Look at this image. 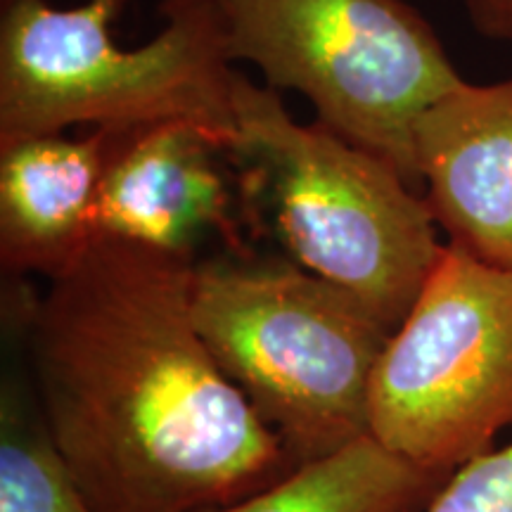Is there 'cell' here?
Listing matches in <instances>:
<instances>
[{"mask_svg":"<svg viewBox=\"0 0 512 512\" xmlns=\"http://www.w3.org/2000/svg\"><path fill=\"white\" fill-rule=\"evenodd\" d=\"M444 482L368 434L240 501L200 512H408Z\"/></svg>","mask_w":512,"mask_h":512,"instance_id":"obj_10","label":"cell"},{"mask_svg":"<svg viewBox=\"0 0 512 512\" xmlns=\"http://www.w3.org/2000/svg\"><path fill=\"white\" fill-rule=\"evenodd\" d=\"M8 3H12V0H3V5H8Z\"/></svg>","mask_w":512,"mask_h":512,"instance_id":"obj_14","label":"cell"},{"mask_svg":"<svg viewBox=\"0 0 512 512\" xmlns=\"http://www.w3.org/2000/svg\"><path fill=\"white\" fill-rule=\"evenodd\" d=\"M114 136L91 128L0 143V266L53 280L98 238L95 209Z\"/></svg>","mask_w":512,"mask_h":512,"instance_id":"obj_9","label":"cell"},{"mask_svg":"<svg viewBox=\"0 0 512 512\" xmlns=\"http://www.w3.org/2000/svg\"><path fill=\"white\" fill-rule=\"evenodd\" d=\"M463 8L486 41L512 43V0H463Z\"/></svg>","mask_w":512,"mask_h":512,"instance_id":"obj_13","label":"cell"},{"mask_svg":"<svg viewBox=\"0 0 512 512\" xmlns=\"http://www.w3.org/2000/svg\"><path fill=\"white\" fill-rule=\"evenodd\" d=\"M131 0H12L0 22V143L76 126L128 131L192 121L235 140V69L216 0H164V27L121 48Z\"/></svg>","mask_w":512,"mask_h":512,"instance_id":"obj_3","label":"cell"},{"mask_svg":"<svg viewBox=\"0 0 512 512\" xmlns=\"http://www.w3.org/2000/svg\"><path fill=\"white\" fill-rule=\"evenodd\" d=\"M512 427V268L444 245L370 387V437L448 477Z\"/></svg>","mask_w":512,"mask_h":512,"instance_id":"obj_6","label":"cell"},{"mask_svg":"<svg viewBox=\"0 0 512 512\" xmlns=\"http://www.w3.org/2000/svg\"><path fill=\"white\" fill-rule=\"evenodd\" d=\"M190 309L209 354L294 463L370 434V387L392 330L361 299L294 261H197Z\"/></svg>","mask_w":512,"mask_h":512,"instance_id":"obj_4","label":"cell"},{"mask_svg":"<svg viewBox=\"0 0 512 512\" xmlns=\"http://www.w3.org/2000/svg\"><path fill=\"white\" fill-rule=\"evenodd\" d=\"M233 62L311 102L316 121L420 190L415 128L463 76L406 0H216Z\"/></svg>","mask_w":512,"mask_h":512,"instance_id":"obj_5","label":"cell"},{"mask_svg":"<svg viewBox=\"0 0 512 512\" xmlns=\"http://www.w3.org/2000/svg\"><path fill=\"white\" fill-rule=\"evenodd\" d=\"M425 512H512V441L453 470Z\"/></svg>","mask_w":512,"mask_h":512,"instance_id":"obj_12","label":"cell"},{"mask_svg":"<svg viewBox=\"0 0 512 512\" xmlns=\"http://www.w3.org/2000/svg\"><path fill=\"white\" fill-rule=\"evenodd\" d=\"M420 192L446 245L512 268V79L460 81L415 128Z\"/></svg>","mask_w":512,"mask_h":512,"instance_id":"obj_8","label":"cell"},{"mask_svg":"<svg viewBox=\"0 0 512 512\" xmlns=\"http://www.w3.org/2000/svg\"><path fill=\"white\" fill-rule=\"evenodd\" d=\"M228 157L247 219L271 216L294 264L354 294L396 330L444 245L425 195L387 159L302 124L283 95L235 74Z\"/></svg>","mask_w":512,"mask_h":512,"instance_id":"obj_2","label":"cell"},{"mask_svg":"<svg viewBox=\"0 0 512 512\" xmlns=\"http://www.w3.org/2000/svg\"><path fill=\"white\" fill-rule=\"evenodd\" d=\"M197 256L95 238L43 294H12L38 411L95 512H200L292 472L190 309Z\"/></svg>","mask_w":512,"mask_h":512,"instance_id":"obj_1","label":"cell"},{"mask_svg":"<svg viewBox=\"0 0 512 512\" xmlns=\"http://www.w3.org/2000/svg\"><path fill=\"white\" fill-rule=\"evenodd\" d=\"M223 157V138L192 121L117 131L95 209L98 238L197 256V245L216 235L226 252L247 254L245 202Z\"/></svg>","mask_w":512,"mask_h":512,"instance_id":"obj_7","label":"cell"},{"mask_svg":"<svg viewBox=\"0 0 512 512\" xmlns=\"http://www.w3.org/2000/svg\"><path fill=\"white\" fill-rule=\"evenodd\" d=\"M0 512H95L38 403L31 411L15 384L0 401Z\"/></svg>","mask_w":512,"mask_h":512,"instance_id":"obj_11","label":"cell"}]
</instances>
